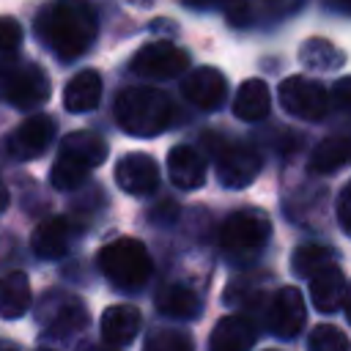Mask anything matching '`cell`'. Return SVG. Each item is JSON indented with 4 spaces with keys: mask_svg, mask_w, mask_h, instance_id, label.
<instances>
[{
    "mask_svg": "<svg viewBox=\"0 0 351 351\" xmlns=\"http://www.w3.org/2000/svg\"><path fill=\"white\" fill-rule=\"evenodd\" d=\"M181 93L186 96L189 104H195L197 110H217L222 101H225V93H228V82L225 77L211 69V66H200V69H192L184 80H181Z\"/></svg>",
    "mask_w": 351,
    "mask_h": 351,
    "instance_id": "obj_13",
    "label": "cell"
},
{
    "mask_svg": "<svg viewBox=\"0 0 351 351\" xmlns=\"http://www.w3.org/2000/svg\"><path fill=\"white\" fill-rule=\"evenodd\" d=\"M302 5V0H261V8L266 16H285L291 11H296Z\"/></svg>",
    "mask_w": 351,
    "mask_h": 351,
    "instance_id": "obj_32",
    "label": "cell"
},
{
    "mask_svg": "<svg viewBox=\"0 0 351 351\" xmlns=\"http://www.w3.org/2000/svg\"><path fill=\"white\" fill-rule=\"evenodd\" d=\"M156 310L170 318H197L203 310V302L192 288L181 282H170L156 293Z\"/></svg>",
    "mask_w": 351,
    "mask_h": 351,
    "instance_id": "obj_22",
    "label": "cell"
},
{
    "mask_svg": "<svg viewBox=\"0 0 351 351\" xmlns=\"http://www.w3.org/2000/svg\"><path fill=\"white\" fill-rule=\"evenodd\" d=\"M348 80H340L337 82V88H335V96H337V104L343 107V110H348Z\"/></svg>",
    "mask_w": 351,
    "mask_h": 351,
    "instance_id": "obj_33",
    "label": "cell"
},
{
    "mask_svg": "<svg viewBox=\"0 0 351 351\" xmlns=\"http://www.w3.org/2000/svg\"><path fill=\"white\" fill-rule=\"evenodd\" d=\"M85 351H115V348H112L110 343H104V346H88Z\"/></svg>",
    "mask_w": 351,
    "mask_h": 351,
    "instance_id": "obj_36",
    "label": "cell"
},
{
    "mask_svg": "<svg viewBox=\"0 0 351 351\" xmlns=\"http://www.w3.org/2000/svg\"><path fill=\"white\" fill-rule=\"evenodd\" d=\"M85 178H88V170L82 165H77V162H71V159L58 154V159L52 162V170H49V181H52L55 189H60V192L77 189V186L85 184Z\"/></svg>",
    "mask_w": 351,
    "mask_h": 351,
    "instance_id": "obj_27",
    "label": "cell"
},
{
    "mask_svg": "<svg viewBox=\"0 0 351 351\" xmlns=\"http://www.w3.org/2000/svg\"><path fill=\"white\" fill-rule=\"evenodd\" d=\"M99 269L101 274L121 291H137L151 277V255L140 239H115L99 252Z\"/></svg>",
    "mask_w": 351,
    "mask_h": 351,
    "instance_id": "obj_3",
    "label": "cell"
},
{
    "mask_svg": "<svg viewBox=\"0 0 351 351\" xmlns=\"http://www.w3.org/2000/svg\"><path fill=\"white\" fill-rule=\"evenodd\" d=\"M22 44V27L11 16H0V52H14Z\"/></svg>",
    "mask_w": 351,
    "mask_h": 351,
    "instance_id": "obj_30",
    "label": "cell"
},
{
    "mask_svg": "<svg viewBox=\"0 0 351 351\" xmlns=\"http://www.w3.org/2000/svg\"><path fill=\"white\" fill-rule=\"evenodd\" d=\"M167 176L178 189H197L206 181V159L192 145H176L167 154Z\"/></svg>",
    "mask_w": 351,
    "mask_h": 351,
    "instance_id": "obj_17",
    "label": "cell"
},
{
    "mask_svg": "<svg viewBox=\"0 0 351 351\" xmlns=\"http://www.w3.org/2000/svg\"><path fill=\"white\" fill-rule=\"evenodd\" d=\"M38 38L60 60L80 58L99 33V14L88 0H52L36 19Z\"/></svg>",
    "mask_w": 351,
    "mask_h": 351,
    "instance_id": "obj_1",
    "label": "cell"
},
{
    "mask_svg": "<svg viewBox=\"0 0 351 351\" xmlns=\"http://www.w3.org/2000/svg\"><path fill=\"white\" fill-rule=\"evenodd\" d=\"M38 321L49 337H69L85 329L88 310L77 296L52 291L38 304Z\"/></svg>",
    "mask_w": 351,
    "mask_h": 351,
    "instance_id": "obj_6",
    "label": "cell"
},
{
    "mask_svg": "<svg viewBox=\"0 0 351 351\" xmlns=\"http://www.w3.org/2000/svg\"><path fill=\"white\" fill-rule=\"evenodd\" d=\"M55 132H58L55 118L47 115V112H36V115L25 118V121L11 132V137H8V143H5V145H8V154H11L14 159H36V156H41V154L49 148Z\"/></svg>",
    "mask_w": 351,
    "mask_h": 351,
    "instance_id": "obj_11",
    "label": "cell"
},
{
    "mask_svg": "<svg viewBox=\"0 0 351 351\" xmlns=\"http://www.w3.org/2000/svg\"><path fill=\"white\" fill-rule=\"evenodd\" d=\"M269 236H271V222H269V214L261 208L233 211L219 228V244L230 255H250L261 250Z\"/></svg>",
    "mask_w": 351,
    "mask_h": 351,
    "instance_id": "obj_5",
    "label": "cell"
},
{
    "mask_svg": "<svg viewBox=\"0 0 351 351\" xmlns=\"http://www.w3.org/2000/svg\"><path fill=\"white\" fill-rule=\"evenodd\" d=\"M38 351H49V348H38Z\"/></svg>",
    "mask_w": 351,
    "mask_h": 351,
    "instance_id": "obj_37",
    "label": "cell"
},
{
    "mask_svg": "<svg viewBox=\"0 0 351 351\" xmlns=\"http://www.w3.org/2000/svg\"><path fill=\"white\" fill-rule=\"evenodd\" d=\"M33 302L30 280L25 271H8L0 277V318H22Z\"/></svg>",
    "mask_w": 351,
    "mask_h": 351,
    "instance_id": "obj_21",
    "label": "cell"
},
{
    "mask_svg": "<svg viewBox=\"0 0 351 351\" xmlns=\"http://www.w3.org/2000/svg\"><path fill=\"white\" fill-rule=\"evenodd\" d=\"M47 96H49V77L33 60L11 58L0 66V101L19 110H33L44 104Z\"/></svg>",
    "mask_w": 351,
    "mask_h": 351,
    "instance_id": "obj_4",
    "label": "cell"
},
{
    "mask_svg": "<svg viewBox=\"0 0 351 351\" xmlns=\"http://www.w3.org/2000/svg\"><path fill=\"white\" fill-rule=\"evenodd\" d=\"M307 351H348V337L332 324H318L307 337Z\"/></svg>",
    "mask_w": 351,
    "mask_h": 351,
    "instance_id": "obj_28",
    "label": "cell"
},
{
    "mask_svg": "<svg viewBox=\"0 0 351 351\" xmlns=\"http://www.w3.org/2000/svg\"><path fill=\"white\" fill-rule=\"evenodd\" d=\"M258 332L247 315H225L208 337V351H250Z\"/></svg>",
    "mask_w": 351,
    "mask_h": 351,
    "instance_id": "obj_16",
    "label": "cell"
},
{
    "mask_svg": "<svg viewBox=\"0 0 351 351\" xmlns=\"http://www.w3.org/2000/svg\"><path fill=\"white\" fill-rule=\"evenodd\" d=\"M143 351H192V340L178 329H154L143 343Z\"/></svg>",
    "mask_w": 351,
    "mask_h": 351,
    "instance_id": "obj_29",
    "label": "cell"
},
{
    "mask_svg": "<svg viewBox=\"0 0 351 351\" xmlns=\"http://www.w3.org/2000/svg\"><path fill=\"white\" fill-rule=\"evenodd\" d=\"M115 184L129 195H151L159 186V167L143 151L126 154L115 162Z\"/></svg>",
    "mask_w": 351,
    "mask_h": 351,
    "instance_id": "obj_14",
    "label": "cell"
},
{
    "mask_svg": "<svg viewBox=\"0 0 351 351\" xmlns=\"http://www.w3.org/2000/svg\"><path fill=\"white\" fill-rule=\"evenodd\" d=\"M186 66H189V55L170 41L143 44L132 58V71L140 77H148V80L178 77L181 71H186Z\"/></svg>",
    "mask_w": 351,
    "mask_h": 351,
    "instance_id": "obj_9",
    "label": "cell"
},
{
    "mask_svg": "<svg viewBox=\"0 0 351 351\" xmlns=\"http://www.w3.org/2000/svg\"><path fill=\"white\" fill-rule=\"evenodd\" d=\"M58 154L71 159V162H77V165H82L85 170H93V167H99L107 159V143L96 132L80 129V132L66 134V140L60 143Z\"/></svg>",
    "mask_w": 351,
    "mask_h": 351,
    "instance_id": "obj_19",
    "label": "cell"
},
{
    "mask_svg": "<svg viewBox=\"0 0 351 351\" xmlns=\"http://www.w3.org/2000/svg\"><path fill=\"white\" fill-rule=\"evenodd\" d=\"M77 239V225L71 217H52L36 225L30 236V250L44 258V261H58L63 258Z\"/></svg>",
    "mask_w": 351,
    "mask_h": 351,
    "instance_id": "obj_12",
    "label": "cell"
},
{
    "mask_svg": "<svg viewBox=\"0 0 351 351\" xmlns=\"http://www.w3.org/2000/svg\"><path fill=\"white\" fill-rule=\"evenodd\" d=\"M5 206H8V189H5V184L0 181V211H5Z\"/></svg>",
    "mask_w": 351,
    "mask_h": 351,
    "instance_id": "obj_35",
    "label": "cell"
},
{
    "mask_svg": "<svg viewBox=\"0 0 351 351\" xmlns=\"http://www.w3.org/2000/svg\"><path fill=\"white\" fill-rule=\"evenodd\" d=\"M261 154L250 143H225L217 151V176L228 189H244L261 173Z\"/></svg>",
    "mask_w": 351,
    "mask_h": 351,
    "instance_id": "obj_8",
    "label": "cell"
},
{
    "mask_svg": "<svg viewBox=\"0 0 351 351\" xmlns=\"http://www.w3.org/2000/svg\"><path fill=\"white\" fill-rule=\"evenodd\" d=\"M337 225L343 233H351V184H346L340 189L337 197Z\"/></svg>",
    "mask_w": 351,
    "mask_h": 351,
    "instance_id": "obj_31",
    "label": "cell"
},
{
    "mask_svg": "<svg viewBox=\"0 0 351 351\" xmlns=\"http://www.w3.org/2000/svg\"><path fill=\"white\" fill-rule=\"evenodd\" d=\"M351 156V145L346 134H332L321 140L310 154V170L313 173H335L340 170Z\"/></svg>",
    "mask_w": 351,
    "mask_h": 351,
    "instance_id": "obj_24",
    "label": "cell"
},
{
    "mask_svg": "<svg viewBox=\"0 0 351 351\" xmlns=\"http://www.w3.org/2000/svg\"><path fill=\"white\" fill-rule=\"evenodd\" d=\"M332 261H335V250H329L324 244H302V247H296V252L291 258V269L296 277H313Z\"/></svg>",
    "mask_w": 351,
    "mask_h": 351,
    "instance_id": "obj_25",
    "label": "cell"
},
{
    "mask_svg": "<svg viewBox=\"0 0 351 351\" xmlns=\"http://www.w3.org/2000/svg\"><path fill=\"white\" fill-rule=\"evenodd\" d=\"M299 58H302V63H307L310 69H318V71H329V69L343 66V52L332 41H324V38L304 41L299 49Z\"/></svg>",
    "mask_w": 351,
    "mask_h": 351,
    "instance_id": "obj_26",
    "label": "cell"
},
{
    "mask_svg": "<svg viewBox=\"0 0 351 351\" xmlns=\"http://www.w3.org/2000/svg\"><path fill=\"white\" fill-rule=\"evenodd\" d=\"M115 123L134 137H154L173 121V101L159 88H126L112 104Z\"/></svg>",
    "mask_w": 351,
    "mask_h": 351,
    "instance_id": "obj_2",
    "label": "cell"
},
{
    "mask_svg": "<svg viewBox=\"0 0 351 351\" xmlns=\"http://www.w3.org/2000/svg\"><path fill=\"white\" fill-rule=\"evenodd\" d=\"M184 3L192 5V8H214V5H222L228 0H184Z\"/></svg>",
    "mask_w": 351,
    "mask_h": 351,
    "instance_id": "obj_34",
    "label": "cell"
},
{
    "mask_svg": "<svg viewBox=\"0 0 351 351\" xmlns=\"http://www.w3.org/2000/svg\"><path fill=\"white\" fill-rule=\"evenodd\" d=\"M280 104H282V110H288L296 118L318 121V118H324V112L329 107V96L321 82L293 74L280 82Z\"/></svg>",
    "mask_w": 351,
    "mask_h": 351,
    "instance_id": "obj_7",
    "label": "cell"
},
{
    "mask_svg": "<svg viewBox=\"0 0 351 351\" xmlns=\"http://www.w3.org/2000/svg\"><path fill=\"white\" fill-rule=\"evenodd\" d=\"M269 107H271V96H269V85L263 80H247V82H241V88H239V93L233 99L236 118L252 123V121L266 118Z\"/></svg>",
    "mask_w": 351,
    "mask_h": 351,
    "instance_id": "obj_23",
    "label": "cell"
},
{
    "mask_svg": "<svg viewBox=\"0 0 351 351\" xmlns=\"http://www.w3.org/2000/svg\"><path fill=\"white\" fill-rule=\"evenodd\" d=\"M101 101V77L93 69H85L80 74H74L66 82L63 90V107L69 112H88L96 110V104Z\"/></svg>",
    "mask_w": 351,
    "mask_h": 351,
    "instance_id": "obj_20",
    "label": "cell"
},
{
    "mask_svg": "<svg viewBox=\"0 0 351 351\" xmlns=\"http://www.w3.org/2000/svg\"><path fill=\"white\" fill-rule=\"evenodd\" d=\"M346 293H348L346 274L335 263L324 266L321 271H315L310 277V299H313V307L318 313H329V315L337 313L346 304Z\"/></svg>",
    "mask_w": 351,
    "mask_h": 351,
    "instance_id": "obj_15",
    "label": "cell"
},
{
    "mask_svg": "<svg viewBox=\"0 0 351 351\" xmlns=\"http://www.w3.org/2000/svg\"><path fill=\"white\" fill-rule=\"evenodd\" d=\"M304 315H307V307H304V296L299 288L293 285H285L274 293L271 304H269V313H266V326L274 337H282V340H291L302 332L304 326Z\"/></svg>",
    "mask_w": 351,
    "mask_h": 351,
    "instance_id": "obj_10",
    "label": "cell"
},
{
    "mask_svg": "<svg viewBox=\"0 0 351 351\" xmlns=\"http://www.w3.org/2000/svg\"><path fill=\"white\" fill-rule=\"evenodd\" d=\"M143 315L134 304H112L101 315V337L110 346H126L137 337Z\"/></svg>",
    "mask_w": 351,
    "mask_h": 351,
    "instance_id": "obj_18",
    "label": "cell"
}]
</instances>
